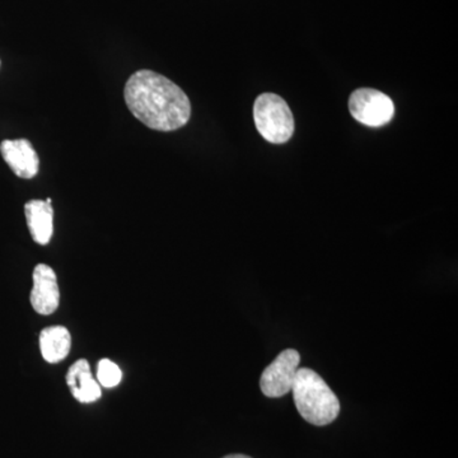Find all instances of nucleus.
Wrapping results in <instances>:
<instances>
[{
    "label": "nucleus",
    "instance_id": "f257e3e1",
    "mask_svg": "<svg viewBox=\"0 0 458 458\" xmlns=\"http://www.w3.org/2000/svg\"><path fill=\"white\" fill-rule=\"evenodd\" d=\"M123 98L131 113L152 131H177L191 116V104L186 93L165 75L148 69L129 78Z\"/></svg>",
    "mask_w": 458,
    "mask_h": 458
},
{
    "label": "nucleus",
    "instance_id": "f03ea898",
    "mask_svg": "<svg viewBox=\"0 0 458 458\" xmlns=\"http://www.w3.org/2000/svg\"><path fill=\"white\" fill-rule=\"evenodd\" d=\"M292 393L301 417L313 426H327L339 415L340 403L336 394L315 370L298 369Z\"/></svg>",
    "mask_w": 458,
    "mask_h": 458
},
{
    "label": "nucleus",
    "instance_id": "7ed1b4c3",
    "mask_svg": "<svg viewBox=\"0 0 458 458\" xmlns=\"http://www.w3.org/2000/svg\"><path fill=\"white\" fill-rule=\"evenodd\" d=\"M256 128L270 143L283 144L294 132V117L288 104L276 93H262L254 105Z\"/></svg>",
    "mask_w": 458,
    "mask_h": 458
},
{
    "label": "nucleus",
    "instance_id": "20e7f679",
    "mask_svg": "<svg viewBox=\"0 0 458 458\" xmlns=\"http://www.w3.org/2000/svg\"><path fill=\"white\" fill-rule=\"evenodd\" d=\"M349 111L358 123L379 128L393 120L394 105L393 99L381 90L360 89L349 98Z\"/></svg>",
    "mask_w": 458,
    "mask_h": 458
},
{
    "label": "nucleus",
    "instance_id": "39448f33",
    "mask_svg": "<svg viewBox=\"0 0 458 458\" xmlns=\"http://www.w3.org/2000/svg\"><path fill=\"white\" fill-rule=\"evenodd\" d=\"M301 355L294 349L280 352L276 360L265 369L260 378L262 394L267 397L284 396L291 393L295 375L300 369Z\"/></svg>",
    "mask_w": 458,
    "mask_h": 458
},
{
    "label": "nucleus",
    "instance_id": "423d86ee",
    "mask_svg": "<svg viewBox=\"0 0 458 458\" xmlns=\"http://www.w3.org/2000/svg\"><path fill=\"white\" fill-rule=\"evenodd\" d=\"M33 286L30 301L33 310L42 316L56 311L60 302V291L55 271L49 265L38 264L32 274Z\"/></svg>",
    "mask_w": 458,
    "mask_h": 458
},
{
    "label": "nucleus",
    "instance_id": "0eeeda50",
    "mask_svg": "<svg viewBox=\"0 0 458 458\" xmlns=\"http://www.w3.org/2000/svg\"><path fill=\"white\" fill-rule=\"evenodd\" d=\"M0 153L5 164L21 179H33L38 174L40 158L27 140H3L0 144Z\"/></svg>",
    "mask_w": 458,
    "mask_h": 458
},
{
    "label": "nucleus",
    "instance_id": "6e6552de",
    "mask_svg": "<svg viewBox=\"0 0 458 458\" xmlns=\"http://www.w3.org/2000/svg\"><path fill=\"white\" fill-rule=\"evenodd\" d=\"M66 384L71 388L72 394L83 403H90L101 397V387L93 378L89 361L80 360L66 373Z\"/></svg>",
    "mask_w": 458,
    "mask_h": 458
},
{
    "label": "nucleus",
    "instance_id": "1a4fd4ad",
    "mask_svg": "<svg viewBox=\"0 0 458 458\" xmlns=\"http://www.w3.org/2000/svg\"><path fill=\"white\" fill-rule=\"evenodd\" d=\"M27 225L32 240L38 245H47L53 237L54 210L47 200H31L25 205Z\"/></svg>",
    "mask_w": 458,
    "mask_h": 458
},
{
    "label": "nucleus",
    "instance_id": "9d476101",
    "mask_svg": "<svg viewBox=\"0 0 458 458\" xmlns=\"http://www.w3.org/2000/svg\"><path fill=\"white\" fill-rule=\"evenodd\" d=\"M72 348V336L64 327L44 328L40 334V351L47 363H59L68 357Z\"/></svg>",
    "mask_w": 458,
    "mask_h": 458
},
{
    "label": "nucleus",
    "instance_id": "9b49d317",
    "mask_svg": "<svg viewBox=\"0 0 458 458\" xmlns=\"http://www.w3.org/2000/svg\"><path fill=\"white\" fill-rule=\"evenodd\" d=\"M98 384L102 387L113 388L122 382L123 372L114 361L110 360H99L98 367Z\"/></svg>",
    "mask_w": 458,
    "mask_h": 458
},
{
    "label": "nucleus",
    "instance_id": "f8f14e48",
    "mask_svg": "<svg viewBox=\"0 0 458 458\" xmlns=\"http://www.w3.org/2000/svg\"><path fill=\"white\" fill-rule=\"evenodd\" d=\"M223 458H251V457L245 456V454H229V456H225Z\"/></svg>",
    "mask_w": 458,
    "mask_h": 458
}]
</instances>
